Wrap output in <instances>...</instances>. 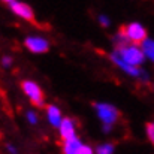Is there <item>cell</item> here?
<instances>
[{
    "instance_id": "obj_16",
    "label": "cell",
    "mask_w": 154,
    "mask_h": 154,
    "mask_svg": "<svg viewBox=\"0 0 154 154\" xmlns=\"http://www.w3.org/2000/svg\"><path fill=\"white\" fill-rule=\"evenodd\" d=\"M3 64H5V66H6V64H11V58H5V60H3Z\"/></svg>"
},
{
    "instance_id": "obj_14",
    "label": "cell",
    "mask_w": 154,
    "mask_h": 154,
    "mask_svg": "<svg viewBox=\"0 0 154 154\" xmlns=\"http://www.w3.org/2000/svg\"><path fill=\"white\" fill-rule=\"evenodd\" d=\"M79 154H93V151H91V148H90V147L82 145V147H81V150H79Z\"/></svg>"
},
{
    "instance_id": "obj_4",
    "label": "cell",
    "mask_w": 154,
    "mask_h": 154,
    "mask_svg": "<svg viewBox=\"0 0 154 154\" xmlns=\"http://www.w3.org/2000/svg\"><path fill=\"white\" fill-rule=\"evenodd\" d=\"M11 9H12L18 17L24 18L26 21H29V23H32V24H38L36 20H35L33 9H32L29 5H26V3H20V2H14V3L11 5Z\"/></svg>"
},
{
    "instance_id": "obj_11",
    "label": "cell",
    "mask_w": 154,
    "mask_h": 154,
    "mask_svg": "<svg viewBox=\"0 0 154 154\" xmlns=\"http://www.w3.org/2000/svg\"><path fill=\"white\" fill-rule=\"evenodd\" d=\"M142 48H144V54H145L147 57H150L154 61V42L153 41H145V42L142 44Z\"/></svg>"
},
{
    "instance_id": "obj_15",
    "label": "cell",
    "mask_w": 154,
    "mask_h": 154,
    "mask_svg": "<svg viewBox=\"0 0 154 154\" xmlns=\"http://www.w3.org/2000/svg\"><path fill=\"white\" fill-rule=\"evenodd\" d=\"M29 120H30V123H36V115L33 112H29Z\"/></svg>"
},
{
    "instance_id": "obj_18",
    "label": "cell",
    "mask_w": 154,
    "mask_h": 154,
    "mask_svg": "<svg viewBox=\"0 0 154 154\" xmlns=\"http://www.w3.org/2000/svg\"><path fill=\"white\" fill-rule=\"evenodd\" d=\"M3 2H8V3H11V5H12V3H14L15 0H3Z\"/></svg>"
},
{
    "instance_id": "obj_17",
    "label": "cell",
    "mask_w": 154,
    "mask_h": 154,
    "mask_svg": "<svg viewBox=\"0 0 154 154\" xmlns=\"http://www.w3.org/2000/svg\"><path fill=\"white\" fill-rule=\"evenodd\" d=\"M100 21H102L103 26H108V20H106V18H103V17H102V18H100Z\"/></svg>"
},
{
    "instance_id": "obj_6",
    "label": "cell",
    "mask_w": 154,
    "mask_h": 154,
    "mask_svg": "<svg viewBox=\"0 0 154 154\" xmlns=\"http://www.w3.org/2000/svg\"><path fill=\"white\" fill-rule=\"evenodd\" d=\"M26 47L32 52H47L48 51V42L41 38H27L26 39Z\"/></svg>"
},
{
    "instance_id": "obj_12",
    "label": "cell",
    "mask_w": 154,
    "mask_h": 154,
    "mask_svg": "<svg viewBox=\"0 0 154 154\" xmlns=\"http://www.w3.org/2000/svg\"><path fill=\"white\" fill-rule=\"evenodd\" d=\"M114 153V145L111 144H105V145H100L97 148V154H112Z\"/></svg>"
},
{
    "instance_id": "obj_2",
    "label": "cell",
    "mask_w": 154,
    "mask_h": 154,
    "mask_svg": "<svg viewBox=\"0 0 154 154\" xmlns=\"http://www.w3.org/2000/svg\"><path fill=\"white\" fill-rule=\"evenodd\" d=\"M21 88L30 97V100L35 106H44V93H42V90L39 88L38 84H35L32 81H24L21 84Z\"/></svg>"
},
{
    "instance_id": "obj_3",
    "label": "cell",
    "mask_w": 154,
    "mask_h": 154,
    "mask_svg": "<svg viewBox=\"0 0 154 154\" xmlns=\"http://www.w3.org/2000/svg\"><path fill=\"white\" fill-rule=\"evenodd\" d=\"M118 54L130 66H136L144 61V51H141L135 47H124V48L118 50Z\"/></svg>"
},
{
    "instance_id": "obj_13",
    "label": "cell",
    "mask_w": 154,
    "mask_h": 154,
    "mask_svg": "<svg viewBox=\"0 0 154 154\" xmlns=\"http://www.w3.org/2000/svg\"><path fill=\"white\" fill-rule=\"evenodd\" d=\"M147 135H148L150 141L153 142V145H154V123H148L147 124Z\"/></svg>"
},
{
    "instance_id": "obj_1",
    "label": "cell",
    "mask_w": 154,
    "mask_h": 154,
    "mask_svg": "<svg viewBox=\"0 0 154 154\" xmlns=\"http://www.w3.org/2000/svg\"><path fill=\"white\" fill-rule=\"evenodd\" d=\"M118 36L127 42H132L135 45H141L147 41V30L138 24V23H132L129 26H121L120 27V33Z\"/></svg>"
},
{
    "instance_id": "obj_9",
    "label": "cell",
    "mask_w": 154,
    "mask_h": 154,
    "mask_svg": "<svg viewBox=\"0 0 154 154\" xmlns=\"http://www.w3.org/2000/svg\"><path fill=\"white\" fill-rule=\"evenodd\" d=\"M112 60H114V61H115V63H117L120 67H123L126 72H129L130 75H133V76H139V75H141V72H139V70H138L135 66H130V64H127V63H126V61H124V60L120 57V55H115V54H114V55H112Z\"/></svg>"
},
{
    "instance_id": "obj_7",
    "label": "cell",
    "mask_w": 154,
    "mask_h": 154,
    "mask_svg": "<svg viewBox=\"0 0 154 154\" xmlns=\"http://www.w3.org/2000/svg\"><path fill=\"white\" fill-rule=\"evenodd\" d=\"M60 133H61V138L64 141L70 139L75 136V126H73V121L70 118H64L60 124Z\"/></svg>"
},
{
    "instance_id": "obj_5",
    "label": "cell",
    "mask_w": 154,
    "mask_h": 154,
    "mask_svg": "<svg viewBox=\"0 0 154 154\" xmlns=\"http://www.w3.org/2000/svg\"><path fill=\"white\" fill-rule=\"evenodd\" d=\"M96 108H97L99 117L102 118V121L105 124H112L114 121H117V118H118V111H117L114 106L100 103V105H96Z\"/></svg>"
},
{
    "instance_id": "obj_8",
    "label": "cell",
    "mask_w": 154,
    "mask_h": 154,
    "mask_svg": "<svg viewBox=\"0 0 154 154\" xmlns=\"http://www.w3.org/2000/svg\"><path fill=\"white\" fill-rule=\"evenodd\" d=\"M81 144L78 141V138H70L67 141H64V145H63V151L64 154H79V150H81Z\"/></svg>"
},
{
    "instance_id": "obj_10",
    "label": "cell",
    "mask_w": 154,
    "mask_h": 154,
    "mask_svg": "<svg viewBox=\"0 0 154 154\" xmlns=\"http://www.w3.org/2000/svg\"><path fill=\"white\" fill-rule=\"evenodd\" d=\"M47 112H48V118H50V123L52 126H60L61 121H60V111L57 106H52L48 105L47 106Z\"/></svg>"
}]
</instances>
